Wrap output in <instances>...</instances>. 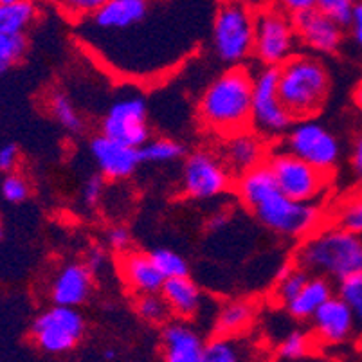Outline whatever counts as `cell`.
<instances>
[{"instance_id": "obj_48", "label": "cell", "mask_w": 362, "mask_h": 362, "mask_svg": "<svg viewBox=\"0 0 362 362\" xmlns=\"http://www.w3.org/2000/svg\"><path fill=\"white\" fill-rule=\"evenodd\" d=\"M0 240H2V223H0Z\"/></svg>"}, {"instance_id": "obj_20", "label": "cell", "mask_w": 362, "mask_h": 362, "mask_svg": "<svg viewBox=\"0 0 362 362\" xmlns=\"http://www.w3.org/2000/svg\"><path fill=\"white\" fill-rule=\"evenodd\" d=\"M160 294L166 299L171 315L179 319H193L199 315L204 305V296L200 287L187 276L164 279Z\"/></svg>"}, {"instance_id": "obj_35", "label": "cell", "mask_w": 362, "mask_h": 362, "mask_svg": "<svg viewBox=\"0 0 362 362\" xmlns=\"http://www.w3.org/2000/svg\"><path fill=\"white\" fill-rule=\"evenodd\" d=\"M335 226L348 229L351 233H357V235H362V193L354 195L348 202H344L339 207Z\"/></svg>"}, {"instance_id": "obj_14", "label": "cell", "mask_w": 362, "mask_h": 362, "mask_svg": "<svg viewBox=\"0 0 362 362\" xmlns=\"http://www.w3.org/2000/svg\"><path fill=\"white\" fill-rule=\"evenodd\" d=\"M292 21H294L296 35L308 49L325 54H334L339 51L344 38V25L335 22L327 13L312 8L292 15Z\"/></svg>"}, {"instance_id": "obj_37", "label": "cell", "mask_w": 362, "mask_h": 362, "mask_svg": "<svg viewBox=\"0 0 362 362\" xmlns=\"http://www.w3.org/2000/svg\"><path fill=\"white\" fill-rule=\"evenodd\" d=\"M358 2L361 0H317L315 8L321 9L322 13H327L335 22L346 28L351 18V13H354V8Z\"/></svg>"}, {"instance_id": "obj_43", "label": "cell", "mask_w": 362, "mask_h": 362, "mask_svg": "<svg viewBox=\"0 0 362 362\" xmlns=\"http://www.w3.org/2000/svg\"><path fill=\"white\" fill-rule=\"evenodd\" d=\"M346 28L350 29V35L355 40V44L362 49V0L354 8V13H351V18Z\"/></svg>"}, {"instance_id": "obj_42", "label": "cell", "mask_w": 362, "mask_h": 362, "mask_svg": "<svg viewBox=\"0 0 362 362\" xmlns=\"http://www.w3.org/2000/svg\"><path fill=\"white\" fill-rule=\"evenodd\" d=\"M21 164V148L13 143H6L0 146V171L11 173Z\"/></svg>"}, {"instance_id": "obj_27", "label": "cell", "mask_w": 362, "mask_h": 362, "mask_svg": "<svg viewBox=\"0 0 362 362\" xmlns=\"http://www.w3.org/2000/svg\"><path fill=\"white\" fill-rule=\"evenodd\" d=\"M243 342L236 335L218 334L215 339L206 342L202 362H238L245 358Z\"/></svg>"}, {"instance_id": "obj_21", "label": "cell", "mask_w": 362, "mask_h": 362, "mask_svg": "<svg viewBox=\"0 0 362 362\" xmlns=\"http://www.w3.org/2000/svg\"><path fill=\"white\" fill-rule=\"evenodd\" d=\"M121 274L128 287L137 294L159 292L163 288L164 278L151 259L150 252L127 251L121 256Z\"/></svg>"}, {"instance_id": "obj_6", "label": "cell", "mask_w": 362, "mask_h": 362, "mask_svg": "<svg viewBox=\"0 0 362 362\" xmlns=\"http://www.w3.org/2000/svg\"><path fill=\"white\" fill-rule=\"evenodd\" d=\"M87 325L81 312L74 307L52 305L38 314L29 328V339L42 354L67 355L78 348L85 337Z\"/></svg>"}, {"instance_id": "obj_8", "label": "cell", "mask_w": 362, "mask_h": 362, "mask_svg": "<svg viewBox=\"0 0 362 362\" xmlns=\"http://www.w3.org/2000/svg\"><path fill=\"white\" fill-rule=\"evenodd\" d=\"M292 123L294 119L279 100L278 67L263 65L252 80L251 128L263 139H278Z\"/></svg>"}, {"instance_id": "obj_3", "label": "cell", "mask_w": 362, "mask_h": 362, "mask_svg": "<svg viewBox=\"0 0 362 362\" xmlns=\"http://www.w3.org/2000/svg\"><path fill=\"white\" fill-rule=\"evenodd\" d=\"M278 92L292 119H312L328 100V69L314 56L292 54L278 67Z\"/></svg>"}, {"instance_id": "obj_49", "label": "cell", "mask_w": 362, "mask_h": 362, "mask_svg": "<svg viewBox=\"0 0 362 362\" xmlns=\"http://www.w3.org/2000/svg\"><path fill=\"white\" fill-rule=\"evenodd\" d=\"M0 2H15V0H0Z\"/></svg>"}, {"instance_id": "obj_45", "label": "cell", "mask_w": 362, "mask_h": 362, "mask_svg": "<svg viewBox=\"0 0 362 362\" xmlns=\"http://www.w3.org/2000/svg\"><path fill=\"white\" fill-rule=\"evenodd\" d=\"M351 170L355 175L362 179V134L355 139L354 150H351Z\"/></svg>"}, {"instance_id": "obj_11", "label": "cell", "mask_w": 362, "mask_h": 362, "mask_svg": "<svg viewBox=\"0 0 362 362\" xmlns=\"http://www.w3.org/2000/svg\"><path fill=\"white\" fill-rule=\"evenodd\" d=\"M233 175L215 151L187 156L182 166V192L193 200H211L231 187Z\"/></svg>"}, {"instance_id": "obj_38", "label": "cell", "mask_w": 362, "mask_h": 362, "mask_svg": "<svg viewBox=\"0 0 362 362\" xmlns=\"http://www.w3.org/2000/svg\"><path fill=\"white\" fill-rule=\"evenodd\" d=\"M107 0H58L60 8L74 18H83V16H92Z\"/></svg>"}, {"instance_id": "obj_18", "label": "cell", "mask_w": 362, "mask_h": 362, "mask_svg": "<svg viewBox=\"0 0 362 362\" xmlns=\"http://www.w3.org/2000/svg\"><path fill=\"white\" fill-rule=\"evenodd\" d=\"M202 335L187 325L186 319L173 322H164L160 334V351L163 358L168 362H202L204 361Z\"/></svg>"}, {"instance_id": "obj_40", "label": "cell", "mask_w": 362, "mask_h": 362, "mask_svg": "<svg viewBox=\"0 0 362 362\" xmlns=\"http://www.w3.org/2000/svg\"><path fill=\"white\" fill-rule=\"evenodd\" d=\"M107 242L112 251L117 252V255H123V252L130 251L132 235L124 226L110 227L107 233Z\"/></svg>"}, {"instance_id": "obj_44", "label": "cell", "mask_w": 362, "mask_h": 362, "mask_svg": "<svg viewBox=\"0 0 362 362\" xmlns=\"http://www.w3.org/2000/svg\"><path fill=\"white\" fill-rule=\"evenodd\" d=\"M278 4L279 8L285 9L291 15H298V13L315 8L317 0H278Z\"/></svg>"}, {"instance_id": "obj_13", "label": "cell", "mask_w": 362, "mask_h": 362, "mask_svg": "<svg viewBox=\"0 0 362 362\" xmlns=\"http://www.w3.org/2000/svg\"><path fill=\"white\" fill-rule=\"evenodd\" d=\"M265 141L267 139H263L252 128L238 130L235 134L223 136L218 157L226 164L229 173L238 179L240 175L247 173L258 164L265 163L267 156H269Z\"/></svg>"}, {"instance_id": "obj_34", "label": "cell", "mask_w": 362, "mask_h": 362, "mask_svg": "<svg viewBox=\"0 0 362 362\" xmlns=\"http://www.w3.org/2000/svg\"><path fill=\"white\" fill-rule=\"evenodd\" d=\"M312 351V337L301 330H294L281 341L278 348V358L283 361H301Z\"/></svg>"}, {"instance_id": "obj_9", "label": "cell", "mask_w": 362, "mask_h": 362, "mask_svg": "<svg viewBox=\"0 0 362 362\" xmlns=\"http://www.w3.org/2000/svg\"><path fill=\"white\" fill-rule=\"evenodd\" d=\"M296 28L281 8H265L255 15V54L263 65L279 67L294 54Z\"/></svg>"}, {"instance_id": "obj_7", "label": "cell", "mask_w": 362, "mask_h": 362, "mask_svg": "<svg viewBox=\"0 0 362 362\" xmlns=\"http://www.w3.org/2000/svg\"><path fill=\"white\" fill-rule=\"evenodd\" d=\"M267 164L274 173L279 192L288 199L299 202H317L327 192L330 173L317 170L285 148L269 153Z\"/></svg>"}, {"instance_id": "obj_24", "label": "cell", "mask_w": 362, "mask_h": 362, "mask_svg": "<svg viewBox=\"0 0 362 362\" xmlns=\"http://www.w3.org/2000/svg\"><path fill=\"white\" fill-rule=\"evenodd\" d=\"M36 15L38 9L33 0L0 2V35H25Z\"/></svg>"}, {"instance_id": "obj_12", "label": "cell", "mask_w": 362, "mask_h": 362, "mask_svg": "<svg viewBox=\"0 0 362 362\" xmlns=\"http://www.w3.org/2000/svg\"><path fill=\"white\" fill-rule=\"evenodd\" d=\"M101 134L130 146H143L150 139L146 103L143 98H123L110 105L101 121Z\"/></svg>"}, {"instance_id": "obj_41", "label": "cell", "mask_w": 362, "mask_h": 362, "mask_svg": "<svg viewBox=\"0 0 362 362\" xmlns=\"http://www.w3.org/2000/svg\"><path fill=\"white\" fill-rule=\"evenodd\" d=\"M83 263L87 265V269L94 276L101 274L103 271H107V267H108L107 251H105L103 247H100V245L90 247V249L87 251V255H85V262Z\"/></svg>"}, {"instance_id": "obj_22", "label": "cell", "mask_w": 362, "mask_h": 362, "mask_svg": "<svg viewBox=\"0 0 362 362\" xmlns=\"http://www.w3.org/2000/svg\"><path fill=\"white\" fill-rule=\"evenodd\" d=\"M334 296V287L328 278L322 276H310L305 287L298 296L288 303L287 312L298 321H310L312 315Z\"/></svg>"}, {"instance_id": "obj_1", "label": "cell", "mask_w": 362, "mask_h": 362, "mask_svg": "<svg viewBox=\"0 0 362 362\" xmlns=\"http://www.w3.org/2000/svg\"><path fill=\"white\" fill-rule=\"evenodd\" d=\"M252 80L249 69L233 65L209 83L199 103V117L207 130L223 137L251 128Z\"/></svg>"}, {"instance_id": "obj_29", "label": "cell", "mask_w": 362, "mask_h": 362, "mask_svg": "<svg viewBox=\"0 0 362 362\" xmlns=\"http://www.w3.org/2000/svg\"><path fill=\"white\" fill-rule=\"evenodd\" d=\"M141 159L143 163H173V160L182 159L186 153L184 144H180L175 139H168V137H160V139H148L143 146L139 148Z\"/></svg>"}, {"instance_id": "obj_10", "label": "cell", "mask_w": 362, "mask_h": 362, "mask_svg": "<svg viewBox=\"0 0 362 362\" xmlns=\"http://www.w3.org/2000/svg\"><path fill=\"white\" fill-rule=\"evenodd\" d=\"M283 148L317 170L332 173L341 157V144L328 128L312 119H301L288 128Z\"/></svg>"}, {"instance_id": "obj_25", "label": "cell", "mask_w": 362, "mask_h": 362, "mask_svg": "<svg viewBox=\"0 0 362 362\" xmlns=\"http://www.w3.org/2000/svg\"><path fill=\"white\" fill-rule=\"evenodd\" d=\"M255 305L245 299H236V301L226 303L216 314V334L238 335L243 330L251 327L255 319Z\"/></svg>"}, {"instance_id": "obj_33", "label": "cell", "mask_w": 362, "mask_h": 362, "mask_svg": "<svg viewBox=\"0 0 362 362\" xmlns=\"http://www.w3.org/2000/svg\"><path fill=\"white\" fill-rule=\"evenodd\" d=\"M150 256L164 279L189 274V265L179 252L171 251V249H156L150 252Z\"/></svg>"}, {"instance_id": "obj_4", "label": "cell", "mask_w": 362, "mask_h": 362, "mask_svg": "<svg viewBox=\"0 0 362 362\" xmlns=\"http://www.w3.org/2000/svg\"><path fill=\"white\" fill-rule=\"evenodd\" d=\"M213 49L229 65H242L255 54V13L242 0L220 2L213 22Z\"/></svg>"}, {"instance_id": "obj_46", "label": "cell", "mask_w": 362, "mask_h": 362, "mask_svg": "<svg viewBox=\"0 0 362 362\" xmlns=\"http://www.w3.org/2000/svg\"><path fill=\"white\" fill-rule=\"evenodd\" d=\"M226 222H227L226 215L218 213V215L211 216V220H209V227H211L213 231H216V229H222V227L226 226Z\"/></svg>"}, {"instance_id": "obj_47", "label": "cell", "mask_w": 362, "mask_h": 362, "mask_svg": "<svg viewBox=\"0 0 362 362\" xmlns=\"http://www.w3.org/2000/svg\"><path fill=\"white\" fill-rule=\"evenodd\" d=\"M354 103H355V107L362 112V81L357 85V87H355V90H354Z\"/></svg>"}, {"instance_id": "obj_26", "label": "cell", "mask_w": 362, "mask_h": 362, "mask_svg": "<svg viewBox=\"0 0 362 362\" xmlns=\"http://www.w3.org/2000/svg\"><path fill=\"white\" fill-rule=\"evenodd\" d=\"M308 278H310V274L299 265L285 267L281 274L278 276V279H276L274 292H272V299H274L276 305L287 307L288 303L301 292Z\"/></svg>"}, {"instance_id": "obj_19", "label": "cell", "mask_w": 362, "mask_h": 362, "mask_svg": "<svg viewBox=\"0 0 362 362\" xmlns=\"http://www.w3.org/2000/svg\"><path fill=\"white\" fill-rule=\"evenodd\" d=\"M150 0H107L94 15L92 24L103 31H127L148 16Z\"/></svg>"}, {"instance_id": "obj_31", "label": "cell", "mask_w": 362, "mask_h": 362, "mask_svg": "<svg viewBox=\"0 0 362 362\" xmlns=\"http://www.w3.org/2000/svg\"><path fill=\"white\" fill-rule=\"evenodd\" d=\"M29 42L25 35H0V76L15 69L25 58Z\"/></svg>"}, {"instance_id": "obj_23", "label": "cell", "mask_w": 362, "mask_h": 362, "mask_svg": "<svg viewBox=\"0 0 362 362\" xmlns=\"http://www.w3.org/2000/svg\"><path fill=\"white\" fill-rule=\"evenodd\" d=\"M276 189H279V187L276 184L274 173L269 168L267 160L238 177L240 200H242V204L249 211H251L259 200L265 199L267 195H271Z\"/></svg>"}, {"instance_id": "obj_36", "label": "cell", "mask_w": 362, "mask_h": 362, "mask_svg": "<svg viewBox=\"0 0 362 362\" xmlns=\"http://www.w3.org/2000/svg\"><path fill=\"white\" fill-rule=\"evenodd\" d=\"M0 193H2L4 200H8V202L21 204L29 199L31 187H29V182L24 177L11 171V173H6L4 180L0 184Z\"/></svg>"}, {"instance_id": "obj_5", "label": "cell", "mask_w": 362, "mask_h": 362, "mask_svg": "<svg viewBox=\"0 0 362 362\" xmlns=\"http://www.w3.org/2000/svg\"><path fill=\"white\" fill-rule=\"evenodd\" d=\"M251 213L267 229L287 238L308 236L321 222V207L317 202H299L283 195L279 189L259 200Z\"/></svg>"}, {"instance_id": "obj_28", "label": "cell", "mask_w": 362, "mask_h": 362, "mask_svg": "<svg viewBox=\"0 0 362 362\" xmlns=\"http://www.w3.org/2000/svg\"><path fill=\"white\" fill-rule=\"evenodd\" d=\"M49 112L56 119V123L60 124L64 130L71 132V134H80L85 128L83 117L80 116L76 105L72 103V100L65 92L51 94V98H49Z\"/></svg>"}, {"instance_id": "obj_32", "label": "cell", "mask_w": 362, "mask_h": 362, "mask_svg": "<svg viewBox=\"0 0 362 362\" xmlns=\"http://www.w3.org/2000/svg\"><path fill=\"white\" fill-rule=\"evenodd\" d=\"M337 296L354 312L357 328L362 332V271L339 281Z\"/></svg>"}, {"instance_id": "obj_17", "label": "cell", "mask_w": 362, "mask_h": 362, "mask_svg": "<svg viewBox=\"0 0 362 362\" xmlns=\"http://www.w3.org/2000/svg\"><path fill=\"white\" fill-rule=\"evenodd\" d=\"M94 291V274L85 263H67L51 279L49 298L52 305L81 307L88 301Z\"/></svg>"}, {"instance_id": "obj_39", "label": "cell", "mask_w": 362, "mask_h": 362, "mask_svg": "<svg viewBox=\"0 0 362 362\" xmlns=\"http://www.w3.org/2000/svg\"><path fill=\"white\" fill-rule=\"evenodd\" d=\"M105 193V177L101 173L98 175H90L85 180L83 187H81V200L85 206L96 207L100 204L101 197Z\"/></svg>"}, {"instance_id": "obj_30", "label": "cell", "mask_w": 362, "mask_h": 362, "mask_svg": "<svg viewBox=\"0 0 362 362\" xmlns=\"http://www.w3.org/2000/svg\"><path fill=\"white\" fill-rule=\"evenodd\" d=\"M136 312L143 321L150 322V325H164L171 317V310L160 291L139 294V299L136 303Z\"/></svg>"}, {"instance_id": "obj_2", "label": "cell", "mask_w": 362, "mask_h": 362, "mask_svg": "<svg viewBox=\"0 0 362 362\" xmlns=\"http://www.w3.org/2000/svg\"><path fill=\"white\" fill-rule=\"evenodd\" d=\"M296 265L310 276L341 281L362 271V238L357 233L334 226L310 233L296 252Z\"/></svg>"}, {"instance_id": "obj_16", "label": "cell", "mask_w": 362, "mask_h": 362, "mask_svg": "<svg viewBox=\"0 0 362 362\" xmlns=\"http://www.w3.org/2000/svg\"><path fill=\"white\" fill-rule=\"evenodd\" d=\"M310 321L315 339L327 346H341L358 332L354 312L339 296H332Z\"/></svg>"}, {"instance_id": "obj_15", "label": "cell", "mask_w": 362, "mask_h": 362, "mask_svg": "<svg viewBox=\"0 0 362 362\" xmlns=\"http://www.w3.org/2000/svg\"><path fill=\"white\" fill-rule=\"evenodd\" d=\"M90 153L100 173L108 180L128 179L143 164L139 148L110 139L103 134L90 141Z\"/></svg>"}]
</instances>
